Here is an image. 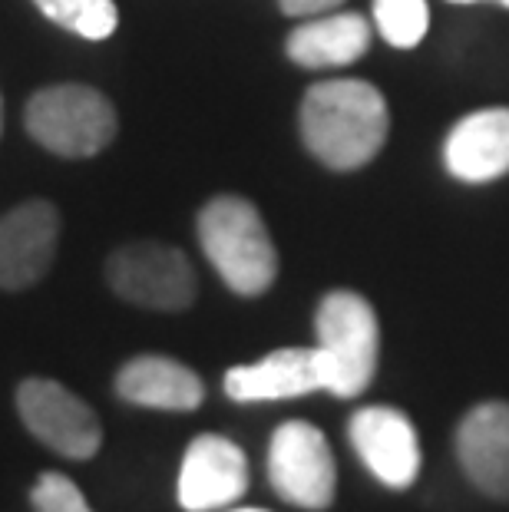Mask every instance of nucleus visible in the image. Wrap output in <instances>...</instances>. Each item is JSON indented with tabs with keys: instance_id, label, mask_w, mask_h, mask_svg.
Here are the masks:
<instances>
[{
	"instance_id": "f257e3e1",
	"label": "nucleus",
	"mask_w": 509,
	"mask_h": 512,
	"mask_svg": "<svg viewBox=\"0 0 509 512\" xmlns=\"http://www.w3.org/2000/svg\"><path fill=\"white\" fill-rule=\"evenodd\" d=\"M301 143L331 172H357L381 156L391 136V106L357 76L311 83L298 106Z\"/></svg>"
},
{
	"instance_id": "f03ea898",
	"label": "nucleus",
	"mask_w": 509,
	"mask_h": 512,
	"mask_svg": "<svg viewBox=\"0 0 509 512\" xmlns=\"http://www.w3.org/2000/svg\"><path fill=\"white\" fill-rule=\"evenodd\" d=\"M202 255L238 298H262L278 281V248L258 205L245 195H215L199 209Z\"/></svg>"
},
{
	"instance_id": "7ed1b4c3",
	"label": "nucleus",
	"mask_w": 509,
	"mask_h": 512,
	"mask_svg": "<svg viewBox=\"0 0 509 512\" xmlns=\"http://www.w3.org/2000/svg\"><path fill=\"white\" fill-rule=\"evenodd\" d=\"M314 347L324 367V390L338 400L367 394L381 367V318L354 288L321 294L314 308Z\"/></svg>"
},
{
	"instance_id": "20e7f679",
	"label": "nucleus",
	"mask_w": 509,
	"mask_h": 512,
	"mask_svg": "<svg viewBox=\"0 0 509 512\" xmlns=\"http://www.w3.org/2000/svg\"><path fill=\"white\" fill-rule=\"evenodd\" d=\"M24 126L37 146L60 159H93L119 136L113 100L86 83L43 86L24 106Z\"/></svg>"
},
{
	"instance_id": "39448f33",
	"label": "nucleus",
	"mask_w": 509,
	"mask_h": 512,
	"mask_svg": "<svg viewBox=\"0 0 509 512\" xmlns=\"http://www.w3.org/2000/svg\"><path fill=\"white\" fill-rule=\"evenodd\" d=\"M106 285L133 308L179 314L196 304L199 275L189 255L166 242H129L106 258Z\"/></svg>"
},
{
	"instance_id": "423d86ee",
	"label": "nucleus",
	"mask_w": 509,
	"mask_h": 512,
	"mask_svg": "<svg viewBox=\"0 0 509 512\" xmlns=\"http://www.w3.org/2000/svg\"><path fill=\"white\" fill-rule=\"evenodd\" d=\"M268 483L288 506L324 512L338 496V463L328 437L308 420H285L268 440Z\"/></svg>"
},
{
	"instance_id": "0eeeda50",
	"label": "nucleus",
	"mask_w": 509,
	"mask_h": 512,
	"mask_svg": "<svg viewBox=\"0 0 509 512\" xmlns=\"http://www.w3.org/2000/svg\"><path fill=\"white\" fill-rule=\"evenodd\" d=\"M17 413L34 437L67 460H93L103 446L96 410L57 380L27 377L17 387Z\"/></svg>"
},
{
	"instance_id": "6e6552de",
	"label": "nucleus",
	"mask_w": 509,
	"mask_h": 512,
	"mask_svg": "<svg viewBox=\"0 0 509 512\" xmlns=\"http://www.w3.org/2000/svg\"><path fill=\"white\" fill-rule=\"evenodd\" d=\"M348 440L357 460L367 466L377 483L404 493L417 483L424 453L414 420L404 410L387 407V403H367L357 407L348 420Z\"/></svg>"
},
{
	"instance_id": "1a4fd4ad",
	"label": "nucleus",
	"mask_w": 509,
	"mask_h": 512,
	"mask_svg": "<svg viewBox=\"0 0 509 512\" xmlns=\"http://www.w3.org/2000/svg\"><path fill=\"white\" fill-rule=\"evenodd\" d=\"M60 248V209L30 199L0 215V291H24L47 278Z\"/></svg>"
},
{
	"instance_id": "9d476101",
	"label": "nucleus",
	"mask_w": 509,
	"mask_h": 512,
	"mask_svg": "<svg viewBox=\"0 0 509 512\" xmlns=\"http://www.w3.org/2000/svg\"><path fill=\"white\" fill-rule=\"evenodd\" d=\"M453 453L476 493L509 506V400H480L453 430Z\"/></svg>"
},
{
	"instance_id": "9b49d317",
	"label": "nucleus",
	"mask_w": 509,
	"mask_h": 512,
	"mask_svg": "<svg viewBox=\"0 0 509 512\" xmlns=\"http://www.w3.org/2000/svg\"><path fill=\"white\" fill-rule=\"evenodd\" d=\"M248 493V456L219 433H202L182 456L179 506L186 512H212L238 503Z\"/></svg>"
},
{
	"instance_id": "f8f14e48",
	"label": "nucleus",
	"mask_w": 509,
	"mask_h": 512,
	"mask_svg": "<svg viewBox=\"0 0 509 512\" xmlns=\"http://www.w3.org/2000/svg\"><path fill=\"white\" fill-rule=\"evenodd\" d=\"M443 169L463 185H490L509 176V106H483L450 126L440 149Z\"/></svg>"
},
{
	"instance_id": "ddd939ff",
	"label": "nucleus",
	"mask_w": 509,
	"mask_h": 512,
	"mask_svg": "<svg viewBox=\"0 0 509 512\" xmlns=\"http://www.w3.org/2000/svg\"><path fill=\"white\" fill-rule=\"evenodd\" d=\"M225 397L235 403H278L324 390L318 347H278L255 364L225 370Z\"/></svg>"
},
{
	"instance_id": "4468645a",
	"label": "nucleus",
	"mask_w": 509,
	"mask_h": 512,
	"mask_svg": "<svg viewBox=\"0 0 509 512\" xmlns=\"http://www.w3.org/2000/svg\"><path fill=\"white\" fill-rule=\"evenodd\" d=\"M374 43V24L354 10L308 17L285 37V57L301 70H344L364 60Z\"/></svg>"
},
{
	"instance_id": "2eb2a0df",
	"label": "nucleus",
	"mask_w": 509,
	"mask_h": 512,
	"mask_svg": "<svg viewBox=\"0 0 509 512\" xmlns=\"http://www.w3.org/2000/svg\"><path fill=\"white\" fill-rule=\"evenodd\" d=\"M116 397L146 410L192 413L202 407L205 384L189 364L162 354H139L116 370Z\"/></svg>"
},
{
	"instance_id": "dca6fc26",
	"label": "nucleus",
	"mask_w": 509,
	"mask_h": 512,
	"mask_svg": "<svg viewBox=\"0 0 509 512\" xmlns=\"http://www.w3.org/2000/svg\"><path fill=\"white\" fill-rule=\"evenodd\" d=\"M40 14L83 40H110L119 27L116 0H34Z\"/></svg>"
},
{
	"instance_id": "f3484780",
	"label": "nucleus",
	"mask_w": 509,
	"mask_h": 512,
	"mask_svg": "<svg viewBox=\"0 0 509 512\" xmlns=\"http://www.w3.org/2000/svg\"><path fill=\"white\" fill-rule=\"evenodd\" d=\"M374 27L387 47L414 50L430 30L427 0H371Z\"/></svg>"
},
{
	"instance_id": "a211bd4d",
	"label": "nucleus",
	"mask_w": 509,
	"mask_h": 512,
	"mask_svg": "<svg viewBox=\"0 0 509 512\" xmlns=\"http://www.w3.org/2000/svg\"><path fill=\"white\" fill-rule=\"evenodd\" d=\"M30 503H34V512H93L80 486L63 473H40Z\"/></svg>"
},
{
	"instance_id": "6ab92c4d",
	"label": "nucleus",
	"mask_w": 509,
	"mask_h": 512,
	"mask_svg": "<svg viewBox=\"0 0 509 512\" xmlns=\"http://www.w3.org/2000/svg\"><path fill=\"white\" fill-rule=\"evenodd\" d=\"M344 0H278V10L291 20H308V17H321L331 14V10H341Z\"/></svg>"
},
{
	"instance_id": "aec40b11",
	"label": "nucleus",
	"mask_w": 509,
	"mask_h": 512,
	"mask_svg": "<svg viewBox=\"0 0 509 512\" xmlns=\"http://www.w3.org/2000/svg\"><path fill=\"white\" fill-rule=\"evenodd\" d=\"M447 4H457V7H473V4H496V7L509 10V0H447Z\"/></svg>"
},
{
	"instance_id": "412c9836",
	"label": "nucleus",
	"mask_w": 509,
	"mask_h": 512,
	"mask_svg": "<svg viewBox=\"0 0 509 512\" xmlns=\"http://www.w3.org/2000/svg\"><path fill=\"white\" fill-rule=\"evenodd\" d=\"M0 136H4V96H0Z\"/></svg>"
},
{
	"instance_id": "4be33fe9",
	"label": "nucleus",
	"mask_w": 509,
	"mask_h": 512,
	"mask_svg": "<svg viewBox=\"0 0 509 512\" xmlns=\"http://www.w3.org/2000/svg\"><path fill=\"white\" fill-rule=\"evenodd\" d=\"M232 512H265V509H232Z\"/></svg>"
}]
</instances>
